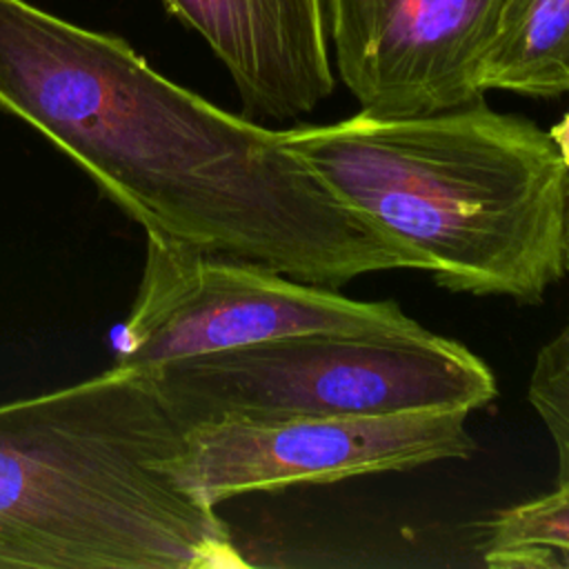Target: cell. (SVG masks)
Returning <instances> with one entry per match:
<instances>
[{
  "label": "cell",
  "mask_w": 569,
  "mask_h": 569,
  "mask_svg": "<svg viewBox=\"0 0 569 569\" xmlns=\"http://www.w3.org/2000/svg\"><path fill=\"white\" fill-rule=\"evenodd\" d=\"M0 109L64 151L147 240L338 289L425 271L284 144L156 71L111 33L0 0Z\"/></svg>",
  "instance_id": "1"
},
{
  "label": "cell",
  "mask_w": 569,
  "mask_h": 569,
  "mask_svg": "<svg viewBox=\"0 0 569 569\" xmlns=\"http://www.w3.org/2000/svg\"><path fill=\"white\" fill-rule=\"evenodd\" d=\"M284 144L453 293L538 305L567 276L569 167L522 116L482 100L411 118L360 111L284 129Z\"/></svg>",
  "instance_id": "2"
},
{
  "label": "cell",
  "mask_w": 569,
  "mask_h": 569,
  "mask_svg": "<svg viewBox=\"0 0 569 569\" xmlns=\"http://www.w3.org/2000/svg\"><path fill=\"white\" fill-rule=\"evenodd\" d=\"M187 420L151 369L0 405V569H244L171 465Z\"/></svg>",
  "instance_id": "3"
},
{
  "label": "cell",
  "mask_w": 569,
  "mask_h": 569,
  "mask_svg": "<svg viewBox=\"0 0 569 569\" xmlns=\"http://www.w3.org/2000/svg\"><path fill=\"white\" fill-rule=\"evenodd\" d=\"M156 371L187 420H289L416 409L476 411L496 376L471 349L416 333L316 331L193 356Z\"/></svg>",
  "instance_id": "4"
},
{
  "label": "cell",
  "mask_w": 569,
  "mask_h": 569,
  "mask_svg": "<svg viewBox=\"0 0 569 569\" xmlns=\"http://www.w3.org/2000/svg\"><path fill=\"white\" fill-rule=\"evenodd\" d=\"M422 329L391 300H353L253 262L147 240L140 284L113 340V365L158 369L296 333Z\"/></svg>",
  "instance_id": "5"
},
{
  "label": "cell",
  "mask_w": 569,
  "mask_h": 569,
  "mask_svg": "<svg viewBox=\"0 0 569 569\" xmlns=\"http://www.w3.org/2000/svg\"><path fill=\"white\" fill-rule=\"evenodd\" d=\"M469 411L416 409L289 420H198L171 465L176 485L207 507L293 485L407 471L476 451Z\"/></svg>",
  "instance_id": "6"
},
{
  "label": "cell",
  "mask_w": 569,
  "mask_h": 569,
  "mask_svg": "<svg viewBox=\"0 0 569 569\" xmlns=\"http://www.w3.org/2000/svg\"><path fill=\"white\" fill-rule=\"evenodd\" d=\"M505 0H325L338 76L362 113L411 118L480 102Z\"/></svg>",
  "instance_id": "7"
},
{
  "label": "cell",
  "mask_w": 569,
  "mask_h": 569,
  "mask_svg": "<svg viewBox=\"0 0 569 569\" xmlns=\"http://www.w3.org/2000/svg\"><path fill=\"white\" fill-rule=\"evenodd\" d=\"M229 71L249 113L289 120L333 91L325 0H162Z\"/></svg>",
  "instance_id": "8"
},
{
  "label": "cell",
  "mask_w": 569,
  "mask_h": 569,
  "mask_svg": "<svg viewBox=\"0 0 569 569\" xmlns=\"http://www.w3.org/2000/svg\"><path fill=\"white\" fill-rule=\"evenodd\" d=\"M480 87L533 98L569 93V0H505Z\"/></svg>",
  "instance_id": "9"
},
{
  "label": "cell",
  "mask_w": 569,
  "mask_h": 569,
  "mask_svg": "<svg viewBox=\"0 0 569 569\" xmlns=\"http://www.w3.org/2000/svg\"><path fill=\"white\" fill-rule=\"evenodd\" d=\"M480 553L489 567H569V485L498 511Z\"/></svg>",
  "instance_id": "10"
},
{
  "label": "cell",
  "mask_w": 569,
  "mask_h": 569,
  "mask_svg": "<svg viewBox=\"0 0 569 569\" xmlns=\"http://www.w3.org/2000/svg\"><path fill=\"white\" fill-rule=\"evenodd\" d=\"M527 400L553 445V485H569V318L538 349L527 382Z\"/></svg>",
  "instance_id": "11"
},
{
  "label": "cell",
  "mask_w": 569,
  "mask_h": 569,
  "mask_svg": "<svg viewBox=\"0 0 569 569\" xmlns=\"http://www.w3.org/2000/svg\"><path fill=\"white\" fill-rule=\"evenodd\" d=\"M549 136H551L553 144L558 147L565 164L569 167V111L549 129Z\"/></svg>",
  "instance_id": "12"
},
{
  "label": "cell",
  "mask_w": 569,
  "mask_h": 569,
  "mask_svg": "<svg viewBox=\"0 0 569 569\" xmlns=\"http://www.w3.org/2000/svg\"><path fill=\"white\" fill-rule=\"evenodd\" d=\"M565 262L569 273V176H567V198H565Z\"/></svg>",
  "instance_id": "13"
}]
</instances>
